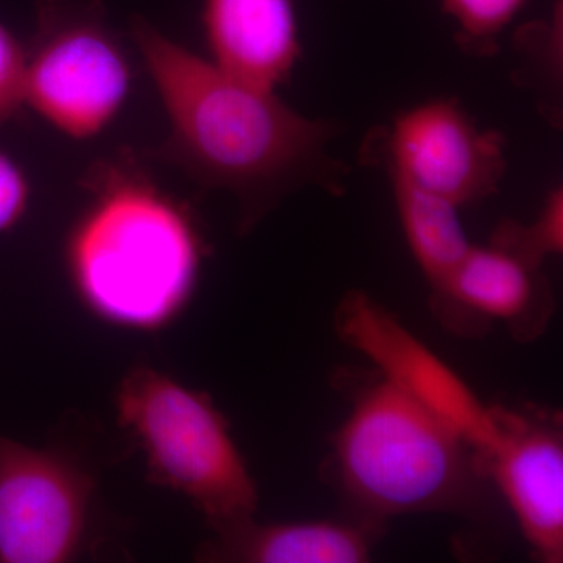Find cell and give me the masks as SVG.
Here are the masks:
<instances>
[{
    "label": "cell",
    "mask_w": 563,
    "mask_h": 563,
    "mask_svg": "<svg viewBox=\"0 0 563 563\" xmlns=\"http://www.w3.org/2000/svg\"><path fill=\"white\" fill-rule=\"evenodd\" d=\"M210 60L240 79L276 91L302 55L291 0H203Z\"/></svg>",
    "instance_id": "11"
},
{
    "label": "cell",
    "mask_w": 563,
    "mask_h": 563,
    "mask_svg": "<svg viewBox=\"0 0 563 563\" xmlns=\"http://www.w3.org/2000/svg\"><path fill=\"white\" fill-rule=\"evenodd\" d=\"M81 185L90 199L65 247L74 291L99 320L161 331L190 303L207 255L190 207L132 155L96 163Z\"/></svg>",
    "instance_id": "2"
},
{
    "label": "cell",
    "mask_w": 563,
    "mask_h": 563,
    "mask_svg": "<svg viewBox=\"0 0 563 563\" xmlns=\"http://www.w3.org/2000/svg\"><path fill=\"white\" fill-rule=\"evenodd\" d=\"M390 180L407 246L432 292L439 291L472 247L459 217L461 207L401 177Z\"/></svg>",
    "instance_id": "13"
},
{
    "label": "cell",
    "mask_w": 563,
    "mask_h": 563,
    "mask_svg": "<svg viewBox=\"0 0 563 563\" xmlns=\"http://www.w3.org/2000/svg\"><path fill=\"white\" fill-rule=\"evenodd\" d=\"M114 409L152 483L185 496L214 536L254 518L257 484L207 393L140 365L118 385Z\"/></svg>",
    "instance_id": "4"
},
{
    "label": "cell",
    "mask_w": 563,
    "mask_h": 563,
    "mask_svg": "<svg viewBox=\"0 0 563 563\" xmlns=\"http://www.w3.org/2000/svg\"><path fill=\"white\" fill-rule=\"evenodd\" d=\"M132 36L168 117L155 157L209 190L231 192L247 232L287 196L346 191L350 166L329 146L335 121L307 118L266 90L202 58L136 16Z\"/></svg>",
    "instance_id": "1"
},
{
    "label": "cell",
    "mask_w": 563,
    "mask_h": 563,
    "mask_svg": "<svg viewBox=\"0 0 563 563\" xmlns=\"http://www.w3.org/2000/svg\"><path fill=\"white\" fill-rule=\"evenodd\" d=\"M558 420L499 407L501 435L484 462L533 555L563 561V443Z\"/></svg>",
    "instance_id": "9"
},
{
    "label": "cell",
    "mask_w": 563,
    "mask_h": 563,
    "mask_svg": "<svg viewBox=\"0 0 563 563\" xmlns=\"http://www.w3.org/2000/svg\"><path fill=\"white\" fill-rule=\"evenodd\" d=\"M335 331L383 376L453 424L476 451L484 470L485 459L501 435L499 407L485 406L454 369L366 292L343 296L336 307Z\"/></svg>",
    "instance_id": "8"
},
{
    "label": "cell",
    "mask_w": 563,
    "mask_h": 563,
    "mask_svg": "<svg viewBox=\"0 0 563 563\" xmlns=\"http://www.w3.org/2000/svg\"><path fill=\"white\" fill-rule=\"evenodd\" d=\"M25 47L0 22V125L24 109Z\"/></svg>",
    "instance_id": "17"
},
{
    "label": "cell",
    "mask_w": 563,
    "mask_h": 563,
    "mask_svg": "<svg viewBox=\"0 0 563 563\" xmlns=\"http://www.w3.org/2000/svg\"><path fill=\"white\" fill-rule=\"evenodd\" d=\"M32 187L24 168L0 147V233L16 228L31 206Z\"/></svg>",
    "instance_id": "18"
},
{
    "label": "cell",
    "mask_w": 563,
    "mask_h": 563,
    "mask_svg": "<svg viewBox=\"0 0 563 563\" xmlns=\"http://www.w3.org/2000/svg\"><path fill=\"white\" fill-rule=\"evenodd\" d=\"M490 242L542 266L544 258L563 252V190L554 187L544 198L542 209L532 224L503 221L493 232Z\"/></svg>",
    "instance_id": "16"
},
{
    "label": "cell",
    "mask_w": 563,
    "mask_h": 563,
    "mask_svg": "<svg viewBox=\"0 0 563 563\" xmlns=\"http://www.w3.org/2000/svg\"><path fill=\"white\" fill-rule=\"evenodd\" d=\"M333 470L347 498L379 521L468 510L487 479L457 429L383 374L354 396Z\"/></svg>",
    "instance_id": "3"
},
{
    "label": "cell",
    "mask_w": 563,
    "mask_h": 563,
    "mask_svg": "<svg viewBox=\"0 0 563 563\" xmlns=\"http://www.w3.org/2000/svg\"><path fill=\"white\" fill-rule=\"evenodd\" d=\"M379 520L261 525L252 518L201 544L196 559L232 563H363L372 559Z\"/></svg>",
    "instance_id": "12"
},
{
    "label": "cell",
    "mask_w": 563,
    "mask_h": 563,
    "mask_svg": "<svg viewBox=\"0 0 563 563\" xmlns=\"http://www.w3.org/2000/svg\"><path fill=\"white\" fill-rule=\"evenodd\" d=\"M384 165L421 190L468 206L498 192L507 172L506 140L483 131L454 98L402 111L385 133Z\"/></svg>",
    "instance_id": "7"
},
{
    "label": "cell",
    "mask_w": 563,
    "mask_h": 563,
    "mask_svg": "<svg viewBox=\"0 0 563 563\" xmlns=\"http://www.w3.org/2000/svg\"><path fill=\"white\" fill-rule=\"evenodd\" d=\"M528 0H442L444 14L454 22L455 44L470 57L498 54L504 31Z\"/></svg>",
    "instance_id": "15"
},
{
    "label": "cell",
    "mask_w": 563,
    "mask_h": 563,
    "mask_svg": "<svg viewBox=\"0 0 563 563\" xmlns=\"http://www.w3.org/2000/svg\"><path fill=\"white\" fill-rule=\"evenodd\" d=\"M432 302L450 324L468 317L499 321L523 342L544 331L554 309L542 266L493 242L472 244Z\"/></svg>",
    "instance_id": "10"
},
{
    "label": "cell",
    "mask_w": 563,
    "mask_h": 563,
    "mask_svg": "<svg viewBox=\"0 0 563 563\" xmlns=\"http://www.w3.org/2000/svg\"><path fill=\"white\" fill-rule=\"evenodd\" d=\"M512 80L532 92L537 109L553 128L563 125V14L555 0L547 20L529 22L514 36Z\"/></svg>",
    "instance_id": "14"
},
{
    "label": "cell",
    "mask_w": 563,
    "mask_h": 563,
    "mask_svg": "<svg viewBox=\"0 0 563 563\" xmlns=\"http://www.w3.org/2000/svg\"><path fill=\"white\" fill-rule=\"evenodd\" d=\"M132 66L101 0H41L25 47L24 107L74 140H90L120 114Z\"/></svg>",
    "instance_id": "5"
},
{
    "label": "cell",
    "mask_w": 563,
    "mask_h": 563,
    "mask_svg": "<svg viewBox=\"0 0 563 563\" xmlns=\"http://www.w3.org/2000/svg\"><path fill=\"white\" fill-rule=\"evenodd\" d=\"M96 479L63 448L0 433V562L63 563L80 554Z\"/></svg>",
    "instance_id": "6"
}]
</instances>
